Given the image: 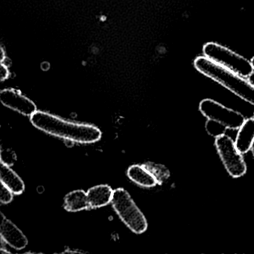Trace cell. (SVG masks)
<instances>
[{
	"label": "cell",
	"instance_id": "obj_9",
	"mask_svg": "<svg viewBox=\"0 0 254 254\" xmlns=\"http://www.w3.org/2000/svg\"><path fill=\"white\" fill-rule=\"evenodd\" d=\"M254 141V118L245 120L238 130L237 136L235 139V144L240 153L246 154L251 151Z\"/></svg>",
	"mask_w": 254,
	"mask_h": 254
},
{
	"label": "cell",
	"instance_id": "obj_5",
	"mask_svg": "<svg viewBox=\"0 0 254 254\" xmlns=\"http://www.w3.org/2000/svg\"><path fill=\"white\" fill-rule=\"evenodd\" d=\"M215 145L218 155L230 176L239 178L247 172V166L242 153L236 148L235 141L227 134L215 138Z\"/></svg>",
	"mask_w": 254,
	"mask_h": 254
},
{
	"label": "cell",
	"instance_id": "obj_2",
	"mask_svg": "<svg viewBox=\"0 0 254 254\" xmlns=\"http://www.w3.org/2000/svg\"><path fill=\"white\" fill-rule=\"evenodd\" d=\"M194 67L198 72L216 81L241 99L254 106V87L248 79L233 71L220 66L206 57L194 60Z\"/></svg>",
	"mask_w": 254,
	"mask_h": 254
},
{
	"label": "cell",
	"instance_id": "obj_14",
	"mask_svg": "<svg viewBox=\"0 0 254 254\" xmlns=\"http://www.w3.org/2000/svg\"><path fill=\"white\" fill-rule=\"evenodd\" d=\"M158 181V184H161L164 180L169 178V172L165 166L155 163H148L143 165Z\"/></svg>",
	"mask_w": 254,
	"mask_h": 254
},
{
	"label": "cell",
	"instance_id": "obj_17",
	"mask_svg": "<svg viewBox=\"0 0 254 254\" xmlns=\"http://www.w3.org/2000/svg\"><path fill=\"white\" fill-rule=\"evenodd\" d=\"M10 75H11V72H10L9 67L5 66V65L1 64V66H0V80H1V81H4L8 79Z\"/></svg>",
	"mask_w": 254,
	"mask_h": 254
},
{
	"label": "cell",
	"instance_id": "obj_10",
	"mask_svg": "<svg viewBox=\"0 0 254 254\" xmlns=\"http://www.w3.org/2000/svg\"><path fill=\"white\" fill-rule=\"evenodd\" d=\"M113 189L108 185H99L92 187L87 191L90 209H96L111 203L114 195Z\"/></svg>",
	"mask_w": 254,
	"mask_h": 254
},
{
	"label": "cell",
	"instance_id": "obj_21",
	"mask_svg": "<svg viewBox=\"0 0 254 254\" xmlns=\"http://www.w3.org/2000/svg\"><path fill=\"white\" fill-rule=\"evenodd\" d=\"M251 64H252V65H253V66H254V57L252 59H251Z\"/></svg>",
	"mask_w": 254,
	"mask_h": 254
},
{
	"label": "cell",
	"instance_id": "obj_4",
	"mask_svg": "<svg viewBox=\"0 0 254 254\" xmlns=\"http://www.w3.org/2000/svg\"><path fill=\"white\" fill-rule=\"evenodd\" d=\"M203 53L209 60L244 78H248L254 72L251 62L220 44L207 43L203 46Z\"/></svg>",
	"mask_w": 254,
	"mask_h": 254
},
{
	"label": "cell",
	"instance_id": "obj_18",
	"mask_svg": "<svg viewBox=\"0 0 254 254\" xmlns=\"http://www.w3.org/2000/svg\"><path fill=\"white\" fill-rule=\"evenodd\" d=\"M247 78H248V81H249L250 84L254 87V70Z\"/></svg>",
	"mask_w": 254,
	"mask_h": 254
},
{
	"label": "cell",
	"instance_id": "obj_20",
	"mask_svg": "<svg viewBox=\"0 0 254 254\" xmlns=\"http://www.w3.org/2000/svg\"><path fill=\"white\" fill-rule=\"evenodd\" d=\"M251 151H252L253 156H254V142H253L252 146H251Z\"/></svg>",
	"mask_w": 254,
	"mask_h": 254
},
{
	"label": "cell",
	"instance_id": "obj_11",
	"mask_svg": "<svg viewBox=\"0 0 254 254\" xmlns=\"http://www.w3.org/2000/svg\"><path fill=\"white\" fill-rule=\"evenodd\" d=\"M0 181L14 194H21L24 191L25 184L23 180L8 165L2 161L0 164Z\"/></svg>",
	"mask_w": 254,
	"mask_h": 254
},
{
	"label": "cell",
	"instance_id": "obj_1",
	"mask_svg": "<svg viewBox=\"0 0 254 254\" xmlns=\"http://www.w3.org/2000/svg\"><path fill=\"white\" fill-rule=\"evenodd\" d=\"M30 120L39 130L72 142L94 143L102 137V132L96 126L67 121L44 111H37Z\"/></svg>",
	"mask_w": 254,
	"mask_h": 254
},
{
	"label": "cell",
	"instance_id": "obj_13",
	"mask_svg": "<svg viewBox=\"0 0 254 254\" xmlns=\"http://www.w3.org/2000/svg\"><path fill=\"white\" fill-rule=\"evenodd\" d=\"M64 208L72 212L90 209L87 192L84 190H75L68 193L64 199Z\"/></svg>",
	"mask_w": 254,
	"mask_h": 254
},
{
	"label": "cell",
	"instance_id": "obj_16",
	"mask_svg": "<svg viewBox=\"0 0 254 254\" xmlns=\"http://www.w3.org/2000/svg\"><path fill=\"white\" fill-rule=\"evenodd\" d=\"M14 197V193L3 184L1 183V189H0V202L2 204H7L11 203Z\"/></svg>",
	"mask_w": 254,
	"mask_h": 254
},
{
	"label": "cell",
	"instance_id": "obj_7",
	"mask_svg": "<svg viewBox=\"0 0 254 254\" xmlns=\"http://www.w3.org/2000/svg\"><path fill=\"white\" fill-rule=\"evenodd\" d=\"M0 101L6 108L27 117H31L37 111L35 104L17 89L2 90L0 92Z\"/></svg>",
	"mask_w": 254,
	"mask_h": 254
},
{
	"label": "cell",
	"instance_id": "obj_19",
	"mask_svg": "<svg viewBox=\"0 0 254 254\" xmlns=\"http://www.w3.org/2000/svg\"><path fill=\"white\" fill-rule=\"evenodd\" d=\"M50 64L48 62H43L41 64V69L44 71H47L49 69H50Z\"/></svg>",
	"mask_w": 254,
	"mask_h": 254
},
{
	"label": "cell",
	"instance_id": "obj_15",
	"mask_svg": "<svg viewBox=\"0 0 254 254\" xmlns=\"http://www.w3.org/2000/svg\"><path fill=\"white\" fill-rule=\"evenodd\" d=\"M205 128H206L208 134L214 136L215 138L218 137V136H221V135L225 134L226 130L227 129L225 126H223L222 124L218 123V122L209 120V119L206 122Z\"/></svg>",
	"mask_w": 254,
	"mask_h": 254
},
{
	"label": "cell",
	"instance_id": "obj_12",
	"mask_svg": "<svg viewBox=\"0 0 254 254\" xmlns=\"http://www.w3.org/2000/svg\"><path fill=\"white\" fill-rule=\"evenodd\" d=\"M127 174L132 181L141 187L151 188L158 184L155 177L143 165H133L130 166L127 169Z\"/></svg>",
	"mask_w": 254,
	"mask_h": 254
},
{
	"label": "cell",
	"instance_id": "obj_8",
	"mask_svg": "<svg viewBox=\"0 0 254 254\" xmlns=\"http://www.w3.org/2000/svg\"><path fill=\"white\" fill-rule=\"evenodd\" d=\"M1 215L2 216L0 224L1 239L14 249L18 251L24 249L29 243L26 236L12 221L5 218L2 213Z\"/></svg>",
	"mask_w": 254,
	"mask_h": 254
},
{
	"label": "cell",
	"instance_id": "obj_22",
	"mask_svg": "<svg viewBox=\"0 0 254 254\" xmlns=\"http://www.w3.org/2000/svg\"><path fill=\"white\" fill-rule=\"evenodd\" d=\"M253 117H254V116H253Z\"/></svg>",
	"mask_w": 254,
	"mask_h": 254
},
{
	"label": "cell",
	"instance_id": "obj_3",
	"mask_svg": "<svg viewBox=\"0 0 254 254\" xmlns=\"http://www.w3.org/2000/svg\"><path fill=\"white\" fill-rule=\"evenodd\" d=\"M111 203L117 215L132 232L141 234L146 231V218L126 190L116 189Z\"/></svg>",
	"mask_w": 254,
	"mask_h": 254
},
{
	"label": "cell",
	"instance_id": "obj_6",
	"mask_svg": "<svg viewBox=\"0 0 254 254\" xmlns=\"http://www.w3.org/2000/svg\"><path fill=\"white\" fill-rule=\"evenodd\" d=\"M199 110L206 118L218 122L230 130H239L245 120L240 113L210 99L202 100Z\"/></svg>",
	"mask_w": 254,
	"mask_h": 254
}]
</instances>
